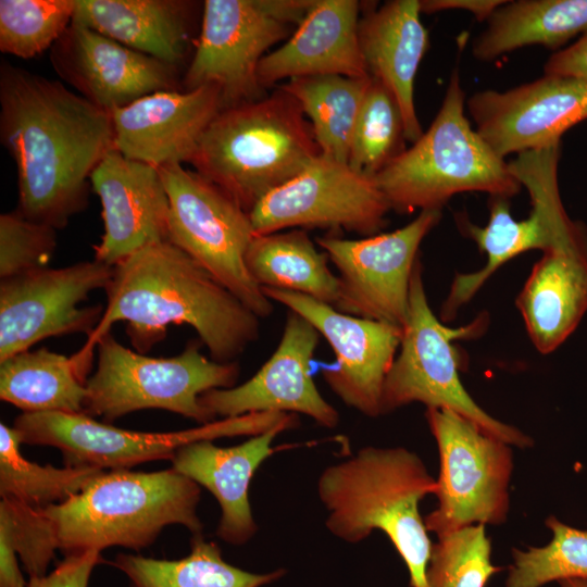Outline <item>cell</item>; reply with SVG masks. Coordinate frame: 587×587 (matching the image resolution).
Returning <instances> with one entry per match:
<instances>
[{
	"label": "cell",
	"mask_w": 587,
	"mask_h": 587,
	"mask_svg": "<svg viewBox=\"0 0 587 587\" xmlns=\"http://www.w3.org/2000/svg\"><path fill=\"white\" fill-rule=\"evenodd\" d=\"M17 430L0 424V497L43 509L78 494L103 470L39 465L23 457Z\"/></svg>",
	"instance_id": "obj_33"
},
{
	"label": "cell",
	"mask_w": 587,
	"mask_h": 587,
	"mask_svg": "<svg viewBox=\"0 0 587 587\" xmlns=\"http://www.w3.org/2000/svg\"><path fill=\"white\" fill-rule=\"evenodd\" d=\"M90 185L101 201L104 225L93 247L96 260L114 266L148 245L167 240L170 203L158 167L113 148L91 173Z\"/></svg>",
	"instance_id": "obj_22"
},
{
	"label": "cell",
	"mask_w": 587,
	"mask_h": 587,
	"mask_svg": "<svg viewBox=\"0 0 587 587\" xmlns=\"http://www.w3.org/2000/svg\"><path fill=\"white\" fill-rule=\"evenodd\" d=\"M85 383L72 357L47 348L0 361V399L23 413H84Z\"/></svg>",
	"instance_id": "obj_30"
},
{
	"label": "cell",
	"mask_w": 587,
	"mask_h": 587,
	"mask_svg": "<svg viewBox=\"0 0 587 587\" xmlns=\"http://www.w3.org/2000/svg\"><path fill=\"white\" fill-rule=\"evenodd\" d=\"M112 274L113 266L95 259L1 279L0 361L46 338L76 333L90 336L104 308L80 303L93 290L105 289Z\"/></svg>",
	"instance_id": "obj_16"
},
{
	"label": "cell",
	"mask_w": 587,
	"mask_h": 587,
	"mask_svg": "<svg viewBox=\"0 0 587 587\" xmlns=\"http://www.w3.org/2000/svg\"><path fill=\"white\" fill-rule=\"evenodd\" d=\"M245 261L261 288L299 292L333 307L338 301V276L303 229L255 235Z\"/></svg>",
	"instance_id": "obj_29"
},
{
	"label": "cell",
	"mask_w": 587,
	"mask_h": 587,
	"mask_svg": "<svg viewBox=\"0 0 587 587\" xmlns=\"http://www.w3.org/2000/svg\"><path fill=\"white\" fill-rule=\"evenodd\" d=\"M587 33V0L505 1L474 40L473 54L489 61L530 45L559 49Z\"/></svg>",
	"instance_id": "obj_28"
},
{
	"label": "cell",
	"mask_w": 587,
	"mask_h": 587,
	"mask_svg": "<svg viewBox=\"0 0 587 587\" xmlns=\"http://www.w3.org/2000/svg\"><path fill=\"white\" fill-rule=\"evenodd\" d=\"M359 43L370 75L395 97L411 143L423 134L414 104L415 76L428 48L420 0L388 1L359 20Z\"/></svg>",
	"instance_id": "obj_26"
},
{
	"label": "cell",
	"mask_w": 587,
	"mask_h": 587,
	"mask_svg": "<svg viewBox=\"0 0 587 587\" xmlns=\"http://www.w3.org/2000/svg\"><path fill=\"white\" fill-rule=\"evenodd\" d=\"M299 425L298 415L254 412L224 417L197 427L168 433L136 432L96 421L85 413H22L13 424L23 444L58 448L66 466L129 470L133 466L171 460L183 446L223 437L255 436Z\"/></svg>",
	"instance_id": "obj_9"
},
{
	"label": "cell",
	"mask_w": 587,
	"mask_h": 587,
	"mask_svg": "<svg viewBox=\"0 0 587 587\" xmlns=\"http://www.w3.org/2000/svg\"><path fill=\"white\" fill-rule=\"evenodd\" d=\"M454 70L441 107L426 132L374 177L391 210L400 214L441 210L457 193L511 198L522 188L509 163L473 129Z\"/></svg>",
	"instance_id": "obj_6"
},
{
	"label": "cell",
	"mask_w": 587,
	"mask_h": 587,
	"mask_svg": "<svg viewBox=\"0 0 587 587\" xmlns=\"http://www.w3.org/2000/svg\"><path fill=\"white\" fill-rule=\"evenodd\" d=\"M54 227L32 221L17 210L0 215V277L11 278L48 267L57 249Z\"/></svg>",
	"instance_id": "obj_39"
},
{
	"label": "cell",
	"mask_w": 587,
	"mask_h": 587,
	"mask_svg": "<svg viewBox=\"0 0 587 587\" xmlns=\"http://www.w3.org/2000/svg\"><path fill=\"white\" fill-rule=\"evenodd\" d=\"M168 197L167 241L182 249L261 320L274 311L246 265L255 237L249 213L183 164L159 167Z\"/></svg>",
	"instance_id": "obj_10"
},
{
	"label": "cell",
	"mask_w": 587,
	"mask_h": 587,
	"mask_svg": "<svg viewBox=\"0 0 587 587\" xmlns=\"http://www.w3.org/2000/svg\"><path fill=\"white\" fill-rule=\"evenodd\" d=\"M320 337L309 321L288 311L277 348L261 369L238 386L202 394L201 405L215 420L275 411L304 414L322 427H337L339 412L320 394L311 374Z\"/></svg>",
	"instance_id": "obj_19"
},
{
	"label": "cell",
	"mask_w": 587,
	"mask_h": 587,
	"mask_svg": "<svg viewBox=\"0 0 587 587\" xmlns=\"http://www.w3.org/2000/svg\"><path fill=\"white\" fill-rule=\"evenodd\" d=\"M76 0H1L0 50L34 58L61 38L73 21Z\"/></svg>",
	"instance_id": "obj_36"
},
{
	"label": "cell",
	"mask_w": 587,
	"mask_h": 587,
	"mask_svg": "<svg viewBox=\"0 0 587 587\" xmlns=\"http://www.w3.org/2000/svg\"><path fill=\"white\" fill-rule=\"evenodd\" d=\"M359 11L355 0H314L285 43L260 62V85L317 75L370 77L359 43Z\"/></svg>",
	"instance_id": "obj_24"
},
{
	"label": "cell",
	"mask_w": 587,
	"mask_h": 587,
	"mask_svg": "<svg viewBox=\"0 0 587 587\" xmlns=\"http://www.w3.org/2000/svg\"><path fill=\"white\" fill-rule=\"evenodd\" d=\"M389 211L372 177L321 154L260 200L249 216L255 235L316 227L369 237L386 227Z\"/></svg>",
	"instance_id": "obj_15"
},
{
	"label": "cell",
	"mask_w": 587,
	"mask_h": 587,
	"mask_svg": "<svg viewBox=\"0 0 587 587\" xmlns=\"http://www.w3.org/2000/svg\"><path fill=\"white\" fill-rule=\"evenodd\" d=\"M50 59L63 80L108 112L176 89L175 66L75 23L53 45Z\"/></svg>",
	"instance_id": "obj_20"
},
{
	"label": "cell",
	"mask_w": 587,
	"mask_h": 587,
	"mask_svg": "<svg viewBox=\"0 0 587 587\" xmlns=\"http://www.w3.org/2000/svg\"><path fill=\"white\" fill-rule=\"evenodd\" d=\"M467 108L476 132L504 159L560 145L567 129L587 120V82L545 74L505 91H477Z\"/></svg>",
	"instance_id": "obj_18"
},
{
	"label": "cell",
	"mask_w": 587,
	"mask_h": 587,
	"mask_svg": "<svg viewBox=\"0 0 587 587\" xmlns=\"http://www.w3.org/2000/svg\"><path fill=\"white\" fill-rule=\"evenodd\" d=\"M560 145L522 152L509 163L510 170L529 193L530 215L517 221L510 211L509 199L490 197L486 226L474 225L464 215L457 223L479 251L486 254L485 265L476 272L457 274L440 308V320L449 322L503 264L529 250L548 249L561 235L571 230L573 222L562 204L558 184Z\"/></svg>",
	"instance_id": "obj_13"
},
{
	"label": "cell",
	"mask_w": 587,
	"mask_h": 587,
	"mask_svg": "<svg viewBox=\"0 0 587 587\" xmlns=\"http://www.w3.org/2000/svg\"><path fill=\"white\" fill-rule=\"evenodd\" d=\"M404 123L392 93L372 77L350 145L348 165L374 177L403 149Z\"/></svg>",
	"instance_id": "obj_34"
},
{
	"label": "cell",
	"mask_w": 587,
	"mask_h": 587,
	"mask_svg": "<svg viewBox=\"0 0 587 587\" xmlns=\"http://www.w3.org/2000/svg\"><path fill=\"white\" fill-rule=\"evenodd\" d=\"M441 210H424L405 226L362 239L324 236L317 246L338 272V311L403 327L410 284L423 239Z\"/></svg>",
	"instance_id": "obj_14"
},
{
	"label": "cell",
	"mask_w": 587,
	"mask_h": 587,
	"mask_svg": "<svg viewBox=\"0 0 587 587\" xmlns=\"http://www.w3.org/2000/svg\"><path fill=\"white\" fill-rule=\"evenodd\" d=\"M189 2L76 0L72 23L176 67L189 41Z\"/></svg>",
	"instance_id": "obj_27"
},
{
	"label": "cell",
	"mask_w": 587,
	"mask_h": 587,
	"mask_svg": "<svg viewBox=\"0 0 587 587\" xmlns=\"http://www.w3.org/2000/svg\"><path fill=\"white\" fill-rule=\"evenodd\" d=\"M102 317L72 358L84 378L97 342L116 322L136 351L148 352L168 325L192 327L216 362H235L260 338L261 319L170 241L148 245L113 266Z\"/></svg>",
	"instance_id": "obj_2"
},
{
	"label": "cell",
	"mask_w": 587,
	"mask_h": 587,
	"mask_svg": "<svg viewBox=\"0 0 587 587\" xmlns=\"http://www.w3.org/2000/svg\"><path fill=\"white\" fill-rule=\"evenodd\" d=\"M314 0H207L200 35L184 78L186 90L220 88L223 109L262 98L258 67L287 38Z\"/></svg>",
	"instance_id": "obj_11"
},
{
	"label": "cell",
	"mask_w": 587,
	"mask_h": 587,
	"mask_svg": "<svg viewBox=\"0 0 587 587\" xmlns=\"http://www.w3.org/2000/svg\"><path fill=\"white\" fill-rule=\"evenodd\" d=\"M504 2V0H420V9L421 13L427 14L447 10H465L482 22L488 21Z\"/></svg>",
	"instance_id": "obj_42"
},
{
	"label": "cell",
	"mask_w": 587,
	"mask_h": 587,
	"mask_svg": "<svg viewBox=\"0 0 587 587\" xmlns=\"http://www.w3.org/2000/svg\"><path fill=\"white\" fill-rule=\"evenodd\" d=\"M286 429L276 427L251 436L233 447H218L200 440L179 448L172 467L207 488L217 500L221 517L216 535L223 541L241 546L258 532L249 500L251 479L274 452L272 441Z\"/></svg>",
	"instance_id": "obj_25"
},
{
	"label": "cell",
	"mask_w": 587,
	"mask_h": 587,
	"mask_svg": "<svg viewBox=\"0 0 587 587\" xmlns=\"http://www.w3.org/2000/svg\"><path fill=\"white\" fill-rule=\"evenodd\" d=\"M436 490L437 480L421 458L402 447H364L327 466L317 480L327 529L349 544L375 529L385 533L408 569L411 587H428L433 542L419 505Z\"/></svg>",
	"instance_id": "obj_3"
},
{
	"label": "cell",
	"mask_w": 587,
	"mask_h": 587,
	"mask_svg": "<svg viewBox=\"0 0 587 587\" xmlns=\"http://www.w3.org/2000/svg\"><path fill=\"white\" fill-rule=\"evenodd\" d=\"M101 562L99 551L65 555L51 572L29 578L26 587H88L92 570Z\"/></svg>",
	"instance_id": "obj_40"
},
{
	"label": "cell",
	"mask_w": 587,
	"mask_h": 587,
	"mask_svg": "<svg viewBox=\"0 0 587 587\" xmlns=\"http://www.w3.org/2000/svg\"><path fill=\"white\" fill-rule=\"evenodd\" d=\"M425 417L439 452L437 508L424 519L437 537L472 525H499L510 509L511 446L449 409Z\"/></svg>",
	"instance_id": "obj_12"
},
{
	"label": "cell",
	"mask_w": 587,
	"mask_h": 587,
	"mask_svg": "<svg viewBox=\"0 0 587 587\" xmlns=\"http://www.w3.org/2000/svg\"><path fill=\"white\" fill-rule=\"evenodd\" d=\"M559 584L561 587H587V579H564Z\"/></svg>",
	"instance_id": "obj_43"
},
{
	"label": "cell",
	"mask_w": 587,
	"mask_h": 587,
	"mask_svg": "<svg viewBox=\"0 0 587 587\" xmlns=\"http://www.w3.org/2000/svg\"><path fill=\"white\" fill-rule=\"evenodd\" d=\"M262 291L309 321L328 341L336 361L322 375L330 390L363 415L380 416L383 387L397 357L402 328L342 313L299 292L267 287Z\"/></svg>",
	"instance_id": "obj_17"
},
{
	"label": "cell",
	"mask_w": 587,
	"mask_h": 587,
	"mask_svg": "<svg viewBox=\"0 0 587 587\" xmlns=\"http://www.w3.org/2000/svg\"><path fill=\"white\" fill-rule=\"evenodd\" d=\"M544 70L546 75L569 76L587 82V33L570 47L553 53Z\"/></svg>",
	"instance_id": "obj_41"
},
{
	"label": "cell",
	"mask_w": 587,
	"mask_h": 587,
	"mask_svg": "<svg viewBox=\"0 0 587 587\" xmlns=\"http://www.w3.org/2000/svg\"><path fill=\"white\" fill-rule=\"evenodd\" d=\"M546 525L552 539L544 547L512 549L513 564L505 587H542L551 582L587 579V530L569 526L555 516Z\"/></svg>",
	"instance_id": "obj_35"
},
{
	"label": "cell",
	"mask_w": 587,
	"mask_h": 587,
	"mask_svg": "<svg viewBox=\"0 0 587 587\" xmlns=\"http://www.w3.org/2000/svg\"><path fill=\"white\" fill-rule=\"evenodd\" d=\"M0 138L17 168L25 217L60 229L88 204L90 176L114 148L111 113L62 83L2 62Z\"/></svg>",
	"instance_id": "obj_1"
},
{
	"label": "cell",
	"mask_w": 587,
	"mask_h": 587,
	"mask_svg": "<svg viewBox=\"0 0 587 587\" xmlns=\"http://www.w3.org/2000/svg\"><path fill=\"white\" fill-rule=\"evenodd\" d=\"M190 553L178 560L118 553L111 564L128 587H264L286 575L285 569L254 573L224 560L217 544L192 536Z\"/></svg>",
	"instance_id": "obj_31"
},
{
	"label": "cell",
	"mask_w": 587,
	"mask_h": 587,
	"mask_svg": "<svg viewBox=\"0 0 587 587\" xmlns=\"http://www.w3.org/2000/svg\"><path fill=\"white\" fill-rule=\"evenodd\" d=\"M201 340H191L177 355L153 358L132 350L108 333L97 342V367L85 386L84 413L104 423L146 409L166 410L207 424L215 419L199 398L212 389L236 386L237 361L209 360Z\"/></svg>",
	"instance_id": "obj_7"
},
{
	"label": "cell",
	"mask_w": 587,
	"mask_h": 587,
	"mask_svg": "<svg viewBox=\"0 0 587 587\" xmlns=\"http://www.w3.org/2000/svg\"><path fill=\"white\" fill-rule=\"evenodd\" d=\"M372 76L341 75L297 77L280 85L310 120L321 154L348 164L354 125Z\"/></svg>",
	"instance_id": "obj_32"
},
{
	"label": "cell",
	"mask_w": 587,
	"mask_h": 587,
	"mask_svg": "<svg viewBox=\"0 0 587 587\" xmlns=\"http://www.w3.org/2000/svg\"><path fill=\"white\" fill-rule=\"evenodd\" d=\"M200 486L173 467L157 472L103 471L83 490L46 507L65 555L123 547L148 548L164 527L202 535Z\"/></svg>",
	"instance_id": "obj_5"
},
{
	"label": "cell",
	"mask_w": 587,
	"mask_h": 587,
	"mask_svg": "<svg viewBox=\"0 0 587 587\" xmlns=\"http://www.w3.org/2000/svg\"><path fill=\"white\" fill-rule=\"evenodd\" d=\"M223 109L215 85L163 90L111 111L114 148L155 167L190 163L208 126Z\"/></svg>",
	"instance_id": "obj_21"
},
{
	"label": "cell",
	"mask_w": 587,
	"mask_h": 587,
	"mask_svg": "<svg viewBox=\"0 0 587 587\" xmlns=\"http://www.w3.org/2000/svg\"><path fill=\"white\" fill-rule=\"evenodd\" d=\"M542 252L515 304L532 344L548 354L567 339L587 311V230L578 223Z\"/></svg>",
	"instance_id": "obj_23"
},
{
	"label": "cell",
	"mask_w": 587,
	"mask_h": 587,
	"mask_svg": "<svg viewBox=\"0 0 587 587\" xmlns=\"http://www.w3.org/2000/svg\"><path fill=\"white\" fill-rule=\"evenodd\" d=\"M0 549L18 554L29 578L43 576L59 549L54 525L41 509L3 498Z\"/></svg>",
	"instance_id": "obj_38"
},
{
	"label": "cell",
	"mask_w": 587,
	"mask_h": 587,
	"mask_svg": "<svg viewBox=\"0 0 587 587\" xmlns=\"http://www.w3.org/2000/svg\"><path fill=\"white\" fill-rule=\"evenodd\" d=\"M437 538L427 567L428 587H486L502 570L491 563V541L483 524Z\"/></svg>",
	"instance_id": "obj_37"
},
{
	"label": "cell",
	"mask_w": 587,
	"mask_h": 587,
	"mask_svg": "<svg viewBox=\"0 0 587 587\" xmlns=\"http://www.w3.org/2000/svg\"><path fill=\"white\" fill-rule=\"evenodd\" d=\"M319 155L311 123L297 100L279 88L222 109L190 163L249 213Z\"/></svg>",
	"instance_id": "obj_4"
},
{
	"label": "cell",
	"mask_w": 587,
	"mask_h": 587,
	"mask_svg": "<svg viewBox=\"0 0 587 587\" xmlns=\"http://www.w3.org/2000/svg\"><path fill=\"white\" fill-rule=\"evenodd\" d=\"M487 321L484 315L459 328L444 325L429 307L419 259L411 277L399 353L383 387L380 415L421 402L427 409L452 410L510 446L532 447L534 441L529 436L485 412L461 383L460 360L452 342L477 337Z\"/></svg>",
	"instance_id": "obj_8"
}]
</instances>
